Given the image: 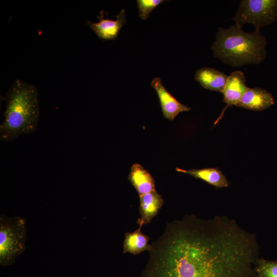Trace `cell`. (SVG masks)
<instances>
[{
    "label": "cell",
    "instance_id": "obj_1",
    "mask_svg": "<svg viewBox=\"0 0 277 277\" xmlns=\"http://www.w3.org/2000/svg\"><path fill=\"white\" fill-rule=\"evenodd\" d=\"M151 246L140 277H255L256 235L225 216L186 214Z\"/></svg>",
    "mask_w": 277,
    "mask_h": 277
},
{
    "label": "cell",
    "instance_id": "obj_2",
    "mask_svg": "<svg viewBox=\"0 0 277 277\" xmlns=\"http://www.w3.org/2000/svg\"><path fill=\"white\" fill-rule=\"evenodd\" d=\"M4 121L0 125V140L12 141L34 132L40 114L38 91L34 85L16 80L7 92Z\"/></svg>",
    "mask_w": 277,
    "mask_h": 277
},
{
    "label": "cell",
    "instance_id": "obj_3",
    "mask_svg": "<svg viewBox=\"0 0 277 277\" xmlns=\"http://www.w3.org/2000/svg\"><path fill=\"white\" fill-rule=\"evenodd\" d=\"M267 42L260 31L246 32L234 24L227 28H218L211 49L214 57L238 67L263 62L267 56Z\"/></svg>",
    "mask_w": 277,
    "mask_h": 277
},
{
    "label": "cell",
    "instance_id": "obj_4",
    "mask_svg": "<svg viewBox=\"0 0 277 277\" xmlns=\"http://www.w3.org/2000/svg\"><path fill=\"white\" fill-rule=\"evenodd\" d=\"M26 219L19 216H0V265L13 264L25 249L27 239Z\"/></svg>",
    "mask_w": 277,
    "mask_h": 277
},
{
    "label": "cell",
    "instance_id": "obj_5",
    "mask_svg": "<svg viewBox=\"0 0 277 277\" xmlns=\"http://www.w3.org/2000/svg\"><path fill=\"white\" fill-rule=\"evenodd\" d=\"M232 19L240 27L249 24L260 31L277 20V0H241Z\"/></svg>",
    "mask_w": 277,
    "mask_h": 277
},
{
    "label": "cell",
    "instance_id": "obj_6",
    "mask_svg": "<svg viewBox=\"0 0 277 277\" xmlns=\"http://www.w3.org/2000/svg\"><path fill=\"white\" fill-rule=\"evenodd\" d=\"M115 20L104 17L103 10L97 16L99 19L97 23L87 21L89 28L96 34L98 37L104 41L115 39L122 27L126 22L125 9H122L116 16Z\"/></svg>",
    "mask_w": 277,
    "mask_h": 277
},
{
    "label": "cell",
    "instance_id": "obj_7",
    "mask_svg": "<svg viewBox=\"0 0 277 277\" xmlns=\"http://www.w3.org/2000/svg\"><path fill=\"white\" fill-rule=\"evenodd\" d=\"M150 84L157 94L165 118L173 121L180 112L191 109L188 106L179 102L167 90L160 77L154 78Z\"/></svg>",
    "mask_w": 277,
    "mask_h": 277
},
{
    "label": "cell",
    "instance_id": "obj_8",
    "mask_svg": "<svg viewBox=\"0 0 277 277\" xmlns=\"http://www.w3.org/2000/svg\"><path fill=\"white\" fill-rule=\"evenodd\" d=\"M275 104L272 94L259 87L248 88L235 106L253 111H262Z\"/></svg>",
    "mask_w": 277,
    "mask_h": 277
},
{
    "label": "cell",
    "instance_id": "obj_9",
    "mask_svg": "<svg viewBox=\"0 0 277 277\" xmlns=\"http://www.w3.org/2000/svg\"><path fill=\"white\" fill-rule=\"evenodd\" d=\"M245 81V75L241 71H233L230 75H228L223 92L224 96L223 102L226 104V106L221 113V116L227 108L233 105L235 106L240 101L248 88Z\"/></svg>",
    "mask_w": 277,
    "mask_h": 277
},
{
    "label": "cell",
    "instance_id": "obj_10",
    "mask_svg": "<svg viewBox=\"0 0 277 277\" xmlns=\"http://www.w3.org/2000/svg\"><path fill=\"white\" fill-rule=\"evenodd\" d=\"M140 214L141 217L137 220L140 227L149 223L156 216L164 204L162 196L155 190H153L141 196Z\"/></svg>",
    "mask_w": 277,
    "mask_h": 277
},
{
    "label": "cell",
    "instance_id": "obj_11",
    "mask_svg": "<svg viewBox=\"0 0 277 277\" xmlns=\"http://www.w3.org/2000/svg\"><path fill=\"white\" fill-rule=\"evenodd\" d=\"M228 75L212 68L205 67L196 70L195 80L206 89L223 93Z\"/></svg>",
    "mask_w": 277,
    "mask_h": 277
},
{
    "label": "cell",
    "instance_id": "obj_12",
    "mask_svg": "<svg viewBox=\"0 0 277 277\" xmlns=\"http://www.w3.org/2000/svg\"><path fill=\"white\" fill-rule=\"evenodd\" d=\"M128 180L135 188L139 196L155 189V180L149 171L138 163L133 164L128 175Z\"/></svg>",
    "mask_w": 277,
    "mask_h": 277
},
{
    "label": "cell",
    "instance_id": "obj_13",
    "mask_svg": "<svg viewBox=\"0 0 277 277\" xmlns=\"http://www.w3.org/2000/svg\"><path fill=\"white\" fill-rule=\"evenodd\" d=\"M176 171L188 174L196 179L204 181L216 188L227 187L229 182L221 171L216 168L184 170L176 168Z\"/></svg>",
    "mask_w": 277,
    "mask_h": 277
},
{
    "label": "cell",
    "instance_id": "obj_14",
    "mask_svg": "<svg viewBox=\"0 0 277 277\" xmlns=\"http://www.w3.org/2000/svg\"><path fill=\"white\" fill-rule=\"evenodd\" d=\"M139 227L133 232H126L123 243V253H130L134 255L148 250L151 248L148 244L149 237L143 233Z\"/></svg>",
    "mask_w": 277,
    "mask_h": 277
},
{
    "label": "cell",
    "instance_id": "obj_15",
    "mask_svg": "<svg viewBox=\"0 0 277 277\" xmlns=\"http://www.w3.org/2000/svg\"><path fill=\"white\" fill-rule=\"evenodd\" d=\"M255 277H277V261L259 258L254 267Z\"/></svg>",
    "mask_w": 277,
    "mask_h": 277
},
{
    "label": "cell",
    "instance_id": "obj_16",
    "mask_svg": "<svg viewBox=\"0 0 277 277\" xmlns=\"http://www.w3.org/2000/svg\"><path fill=\"white\" fill-rule=\"evenodd\" d=\"M164 2V0H137L139 16L143 20L147 19L151 12Z\"/></svg>",
    "mask_w": 277,
    "mask_h": 277
}]
</instances>
